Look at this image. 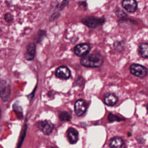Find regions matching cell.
I'll return each mask as SVG.
<instances>
[{
  "label": "cell",
  "instance_id": "cell-1",
  "mask_svg": "<svg viewBox=\"0 0 148 148\" xmlns=\"http://www.w3.org/2000/svg\"><path fill=\"white\" fill-rule=\"evenodd\" d=\"M103 62L102 56L99 53H94L87 54L81 59L82 65L90 68H97L101 66Z\"/></svg>",
  "mask_w": 148,
  "mask_h": 148
},
{
  "label": "cell",
  "instance_id": "cell-2",
  "mask_svg": "<svg viewBox=\"0 0 148 148\" xmlns=\"http://www.w3.org/2000/svg\"><path fill=\"white\" fill-rule=\"evenodd\" d=\"M82 22L90 28H95L102 24L105 22V19L94 16H88L83 18L82 19Z\"/></svg>",
  "mask_w": 148,
  "mask_h": 148
},
{
  "label": "cell",
  "instance_id": "cell-3",
  "mask_svg": "<svg viewBox=\"0 0 148 148\" xmlns=\"http://www.w3.org/2000/svg\"><path fill=\"white\" fill-rule=\"evenodd\" d=\"M130 70L132 75L140 78L145 77L147 72V69L146 67L138 64H132L130 66Z\"/></svg>",
  "mask_w": 148,
  "mask_h": 148
},
{
  "label": "cell",
  "instance_id": "cell-4",
  "mask_svg": "<svg viewBox=\"0 0 148 148\" xmlns=\"http://www.w3.org/2000/svg\"><path fill=\"white\" fill-rule=\"evenodd\" d=\"M38 127L45 135H50L54 128V125L49 120L40 121L37 123Z\"/></svg>",
  "mask_w": 148,
  "mask_h": 148
},
{
  "label": "cell",
  "instance_id": "cell-5",
  "mask_svg": "<svg viewBox=\"0 0 148 148\" xmlns=\"http://www.w3.org/2000/svg\"><path fill=\"white\" fill-rule=\"evenodd\" d=\"M87 105L86 102L82 99H78L75 103V112L77 116H82L86 111Z\"/></svg>",
  "mask_w": 148,
  "mask_h": 148
},
{
  "label": "cell",
  "instance_id": "cell-6",
  "mask_svg": "<svg viewBox=\"0 0 148 148\" xmlns=\"http://www.w3.org/2000/svg\"><path fill=\"white\" fill-rule=\"evenodd\" d=\"M90 50V45L88 43H81L77 45L74 48L75 53L78 56H84L88 54Z\"/></svg>",
  "mask_w": 148,
  "mask_h": 148
},
{
  "label": "cell",
  "instance_id": "cell-7",
  "mask_svg": "<svg viewBox=\"0 0 148 148\" xmlns=\"http://www.w3.org/2000/svg\"><path fill=\"white\" fill-rule=\"evenodd\" d=\"M56 76L60 79H68L71 76V71L67 66H61L57 69Z\"/></svg>",
  "mask_w": 148,
  "mask_h": 148
},
{
  "label": "cell",
  "instance_id": "cell-8",
  "mask_svg": "<svg viewBox=\"0 0 148 148\" xmlns=\"http://www.w3.org/2000/svg\"><path fill=\"white\" fill-rule=\"evenodd\" d=\"M122 6L128 12L133 13L137 9V2L135 0H123Z\"/></svg>",
  "mask_w": 148,
  "mask_h": 148
},
{
  "label": "cell",
  "instance_id": "cell-9",
  "mask_svg": "<svg viewBox=\"0 0 148 148\" xmlns=\"http://www.w3.org/2000/svg\"><path fill=\"white\" fill-rule=\"evenodd\" d=\"M1 95L2 100L4 101H7L10 96V87L6 81L3 80H1Z\"/></svg>",
  "mask_w": 148,
  "mask_h": 148
},
{
  "label": "cell",
  "instance_id": "cell-10",
  "mask_svg": "<svg viewBox=\"0 0 148 148\" xmlns=\"http://www.w3.org/2000/svg\"><path fill=\"white\" fill-rule=\"evenodd\" d=\"M67 136L69 142L71 144H75L78 140L79 134L77 131L74 128L71 127L68 130Z\"/></svg>",
  "mask_w": 148,
  "mask_h": 148
},
{
  "label": "cell",
  "instance_id": "cell-11",
  "mask_svg": "<svg viewBox=\"0 0 148 148\" xmlns=\"http://www.w3.org/2000/svg\"><path fill=\"white\" fill-rule=\"evenodd\" d=\"M118 101V97L114 94L108 93L104 97L105 103L109 106H113Z\"/></svg>",
  "mask_w": 148,
  "mask_h": 148
},
{
  "label": "cell",
  "instance_id": "cell-12",
  "mask_svg": "<svg viewBox=\"0 0 148 148\" xmlns=\"http://www.w3.org/2000/svg\"><path fill=\"white\" fill-rule=\"evenodd\" d=\"M35 54V45L33 43H29L27 46V50L25 53V57L27 60L34 59Z\"/></svg>",
  "mask_w": 148,
  "mask_h": 148
},
{
  "label": "cell",
  "instance_id": "cell-13",
  "mask_svg": "<svg viewBox=\"0 0 148 148\" xmlns=\"http://www.w3.org/2000/svg\"><path fill=\"white\" fill-rule=\"evenodd\" d=\"M109 146L111 147H125V143L122 138L116 136L111 139Z\"/></svg>",
  "mask_w": 148,
  "mask_h": 148
},
{
  "label": "cell",
  "instance_id": "cell-14",
  "mask_svg": "<svg viewBox=\"0 0 148 148\" xmlns=\"http://www.w3.org/2000/svg\"><path fill=\"white\" fill-rule=\"evenodd\" d=\"M138 52L139 55L143 58H148V43H143L140 45Z\"/></svg>",
  "mask_w": 148,
  "mask_h": 148
},
{
  "label": "cell",
  "instance_id": "cell-15",
  "mask_svg": "<svg viewBox=\"0 0 148 148\" xmlns=\"http://www.w3.org/2000/svg\"><path fill=\"white\" fill-rule=\"evenodd\" d=\"M59 119L62 121H69L71 120V115L65 111H60L58 113Z\"/></svg>",
  "mask_w": 148,
  "mask_h": 148
},
{
  "label": "cell",
  "instance_id": "cell-16",
  "mask_svg": "<svg viewBox=\"0 0 148 148\" xmlns=\"http://www.w3.org/2000/svg\"><path fill=\"white\" fill-rule=\"evenodd\" d=\"M108 120H109V121L113 122V121H121L122 120H124V119H121L116 115H114L112 113H110L108 116Z\"/></svg>",
  "mask_w": 148,
  "mask_h": 148
},
{
  "label": "cell",
  "instance_id": "cell-17",
  "mask_svg": "<svg viewBox=\"0 0 148 148\" xmlns=\"http://www.w3.org/2000/svg\"><path fill=\"white\" fill-rule=\"evenodd\" d=\"M116 14H117L119 17H124L125 16H126V14H125L123 10H121L120 9H118V10H117V11L116 12Z\"/></svg>",
  "mask_w": 148,
  "mask_h": 148
},
{
  "label": "cell",
  "instance_id": "cell-18",
  "mask_svg": "<svg viewBox=\"0 0 148 148\" xmlns=\"http://www.w3.org/2000/svg\"><path fill=\"white\" fill-rule=\"evenodd\" d=\"M4 18H5V20H6V21H8V22L11 21L12 20V19H13L12 15H11L10 14H9V13L6 14L5 15Z\"/></svg>",
  "mask_w": 148,
  "mask_h": 148
},
{
  "label": "cell",
  "instance_id": "cell-19",
  "mask_svg": "<svg viewBox=\"0 0 148 148\" xmlns=\"http://www.w3.org/2000/svg\"><path fill=\"white\" fill-rule=\"evenodd\" d=\"M147 113H148V105H147Z\"/></svg>",
  "mask_w": 148,
  "mask_h": 148
}]
</instances>
